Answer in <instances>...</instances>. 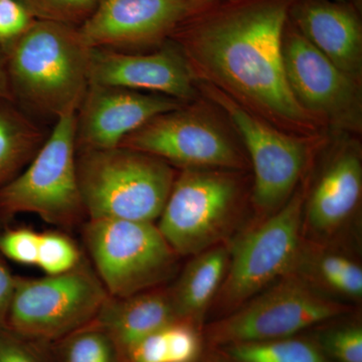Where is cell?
<instances>
[{
    "label": "cell",
    "instance_id": "obj_30",
    "mask_svg": "<svg viewBox=\"0 0 362 362\" xmlns=\"http://www.w3.org/2000/svg\"><path fill=\"white\" fill-rule=\"evenodd\" d=\"M324 349L338 362H362V330L346 327L328 333Z\"/></svg>",
    "mask_w": 362,
    "mask_h": 362
},
{
    "label": "cell",
    "instance_id": "obj_34",
    "mask_svg": "<svg viewBox=\"0 0 362 362\" xmlns=\"http://www.w3.org/2000/svg\"><path fill=\"white\" fill-rule=\"evenodd\" d=\"M209 1H218V0H209Z\"/></svg>",
    "mask_w": 362,
    "mask_h": 362
},
{
    "label": "cell",
    "instance_id": "obj_24",
    "mask_svg": "<svg viewBox=\"0 0 362 362\" xmlns=\"http://www.w3.org/2000/svg\"><path fill=\"white\" fill-rule=\"evenodd\" d=\"M37 21L81 28L96 11L100 0H18Z\"/></svg>",
    "mask_w": 362,
    "mask_h": 362
},
{
    "label": "cell",
    "instance_id": "obj_12",
    "mask_svg": "<svg viewBox=\"0 0 362 362\" xmlns=\"http://www.w3.org/2000/svg\"><path fill=\"white\" fill-rule=\"evenodd\" d=\"M242 306L214 324L209 331L214 342L233 345L284 339L344 311L341 304L294 277L281 279Z\"/></svg>",
    "mask_w": 362,
    "mask_h": 362
},
{
    "label": "cell",
    "instance_id": "obj_25",
    "mask_svg": "<svg viewBox=\"0 0 362 362\" xmlns=\"http://www.w3.org/2000/svg\"><path fill=\"white\" fill-rule=\"evenodd\" d=\"M317 276L326 287L345 296L361 298L362 270L346 257L337 254L323 255L316 263Z\"/></svg>",
    "mask_w": 362,
    "mask_h": 362
},
{
    "label": "cell",
    "instance_id": "obj_28",
    "mask_svg": "<svg viewBox=\"0 0 362 362\" xmlns=\"http://www.w3.org/2000/svg\"><path fill=\"white\" fill-rule=\"evenodd\" d=\"M168 345V362H195L201 354L202 343L194 323L175 320L164 328Z\"/></svg>",
    "mask_w": 362,
    "mask_h": 362
},
{
    "label": "cell",
    "instance_id": "obj_16",
    "mask_svg": "<svg viewBox=\"0 0 362 362\" xmlns=\"http://www.w3.org/2000/svg\"><path fill=\"white\" fill-rule=\"evenodd\" d=\"M289 20L326 58L361 84L362 23L354 2L296 0Z\"/></svg>",
    "mask_w": 362,
    "mask_h": 362
},
{
    "label": "cell",
    "instance_id": "obj_2",
    "mask_svg": "<svg viewBox=\"0 0 362 362\" xmlns=\"http://www.w3.org/2000/svg\"><path fill=\"white\" fill-rule=\"evenodd\" d=\"M90 49L80 28L35 20L6 49L13 101L54 122L77 113L90 86Z\"/></svg>",
    "mask_w": 362,
    "mask_h": 362
},
{
    "label": "cell",
    "instance_id": "obj_14",
    "mask_svg": "<svg viewBox=\"0 0 362 362\" xmlns=\"http://www.w3.org/2000/svg\"><path fill=\"white\" fill-rule=\"evenodd\" d=\"M90 84L152 93L183 103L201 98L185 59L170 40L148 52L92 47Z\"/></svg>",
    "mask_w": 362,
    "mask_h": 362
},
{
    "label": "cell",
    "instance_id": "obj_17",
    "mask_svg": "<svg viewBox=\"0 0 362 362\" xmlns=\"http://www.w3.org/2000/svg\"><path fill=\"white\" fill-rule=\"evenodd\" d=\"M362 194V163L358 146L345 143L331 157L305 199V223L314 232L328 235L349 220Z\"/></svg>",
    "mask_w": 362,
    "mask_h": 362
},
{
    "label": "cell",
    "instance_id": "obj_9",
    "mask_svg": "<svg viewBox=\"0 0 362 362\" xmlns=\"http://www.w3.org/2000/svg\"><path fill=\"white\" fill-rule=\"evenodd\" d=\"M306 185L255 226L228 252L218 298L226 309H238L294 268L301 247Z\"/></svg>",
    "mask_w": 362,
    "mask_h": 362
},
{
    "label": "cell",
    "instance_id": "obj_23",
    "mask_svg": "<svg viewBox=\"0 0 362 362\" xmlns=\"http://www.w3.org/2000/svg\"><path fill=\"white\" fill-rule=\"evenodd\" d=\"M82 252L66 233L59 230L40 233L37 264L47 276L61 275L83 261Z\"/></svg>",
    "mask_w": 362,
    "mask_h": 362
},
{
    "label": "cell",
    "instance_id": "obj_1",
    "mask_svg": "<svg viewBox=\"0 0 362 362\" xmlns=\"http://www.w3.org/2000/svg\"><path fill=\"white\" fill-rule=\"evenodd\" d=\"M296 0H218L175 30L197 84L213 86L243 108L289 134L326 135L298 104L286 78L283 35Z\"/></svg>",
    "mask_w": 362,
    "mask_h": 362
},
{
    "label": "cell",
    "instance_id": "obj_32",
    "mask_svg": "<svg viewBox=\"0 0 362 362\" xmlns=\"http://www.w3.org/2000/svg\"><path fill=\"white\" fill-rule=\"evenodd\" d=\"M0 99L13 101L11 83H9L8 70H7V54L4 47H0Z\"/></svg>",
    "mask_w": 362,
    "mask_h": 362
},
{
    "label": "cell",
    "instance_id": "obj_33",
    "mask_svg": "<svg viewBox=\"0 0 362 362\" xmlns=\"http://www.w3.org/2000/svg\"><path fill=\"white\" fill-rule=\"evenodd\" d=\"M337 1H340V2H354V0H337Z\"/></svg>",
    "mask_w": 362,
    "mask_h": 362
},
{
    "label": "cell",
    "instance_id": "obj_19",
    "mask_svg": "<svg viewBox=\"0 0 362 362\" xmlns=\"http://www.w3.org/2000/svg\"><path fill=\"white\" fill-rule=\"evenodd\" d=\"M228 252L226 247L214 246L195 255L168 289L178 320L197 323L204 315L223 284Z\"/></svg>",
    "mask_w": 362,
    "mask_h": 362
},
{
    "label": "cell",
    "instance_id": "obj_7",
    "mask_svg": "<svg viewBox=\"0 0 362 362\" xmlns=\"http://www.w3.org/2000/svg\"><path fill=\"white\" fill-rule=\"evenodd\" d=\"M199 95L230 121L247 151L254 169L252 202L262 214L276 213L289 201L310 160V152L326 135L289 134L243 108L213 86L197 84Z\"/></svg>",
    "mask_w": 362,
    "mask_h": 362
},
{
    "label": "cell",
    "instance_id": "obj_27",
    "mask_svg": "<svg viewBox=\"0 0 362 362\" xmlns=\"http://www.w3.org/2000/svg\"><path fill=\"white\" fill-rule=\"evenodd\" d=\"M39 242L40 233L32 228L0 226V252L7 261L35 266Z\"/></svg>",
    "mask_w": 362,
    "mask_h": 362
},
{
    "label": "cell",
    "instance_id": "obj_29",
    "mask_svg": "<svg viewBox=\"0 0 362 362\" xmlns=\"http://www.w3.org/2000/svg\"><path fill=\"white\" fill-rule=\"evenodd\" d=\"M35 21L18 0H0V47L6 51Z\"/></svg>",
    "mask_w": 362,
    "mask_h": 362
},
{
    "label": "cell",
    "instance_id": "obj_8",
    "mask_svg": "<svg viewBox=\"0 0 362 362\" xmlns=\"http://www.w3.org/2000/svg\"><path fill=\"white\" fill-rule=\"evenodd\" d=\"M239 173L206 168L177 173L156 226L178 257L216 246L230 230L242 195Z\"/></svg>",
    "mask_w": 362,
    "mask_h": 362
},
{
    "label": "cell",
    "instance_id": "obj_15",
    "mask_svg": "<svg viewBox=\"0 0 362 362\" xmlns=\"http://www.w3.org/2000/svg\"><path fill=\"white\" fill-rule=\"evenodd\" d=\"M173 98L90 84L76 113L77 151L120 146L131 133L152 118L182 106Z\"/></svg>",
    "mask_w": 362,
    "mask_h": 362
},
{
    "label": "cell",
    "instance_id": "obj_22",
    "mask_svg": "<svg viewBox=\"0 0 362 362\" xmlns=\"http://www.w3.org/2000/svg\"><path fill=\"white\" fill-rule=\"evenodd\" d=\"M237 362H327L323 352L308 341L289 337L271 341L230 345Z\"/></svg>",
    "mask_w": 362,
    "mask_h": 362
},
{
    "label": "cell",
    "instance_id": "obj_6",
    "mask_svg": "<svg viewBox=\"0 0 362 362\" xmlns=\"http://www.w3.org/2000/svg\"><path fill=\"white\" fill-rule=\"evenodd\" d=\"M108 297L85 259L61 275L37 279L18 276L6 328L52 344L96 320Z\"/></svg>",
    "mask_w": 362,
    "mask_h": 362
},
{
    "label": "cell",
    "instance_id": "obj_11",
    "mask_svg": "<svg viewBox=\"0 0 362 362\" xmlns=\"http://www.w3.org/2000/svg\"><path fill=\"white\" fill-rule=\"evenodd\" d=\"M282 49L286 78L298 104L327 129L361 134V83L326 58L290 20L283 35Z\"/></svg>",
    "mask_w": 362,
    "mask_h": 362
},
{
    "label": "cell",
    "instance_id": "obj_21",
    "mask_svg": "<svg viewBox=\"0 0 362 362\" xmlns=\"http://www.w3.org/2000/svg\"><path fill=\"white\" fill-rule=\"evenodd\" d=\"M51 345L56 362H125L115 340L96 320Z\"/></svg>",
    "mask_w": 362,
    "mask_h": 362
},
{
    "label": "cell",
    "instance_id": "obj_20",
    "mask_svg": "<svg viewBox=\"0 0 362 362\" xmlns=\"http://www.w3.org/2000/svg\"><path fill=\"white\" fill-rule=\"evenodd\" d=\"M49 134L16 102L0 99V189L30 163Z\"/></svg>",
    "mask_w": 362,
    "mask_h": 362
},
{
    "label": "cell",
    "instance_id": "obj_26",
    "mask_svg": "<svg viewBox=\"0 0 362 362\" xmlns=\"http://www.w3.org/2000/svg\"><path fill=\"white\" fill-rule=\"evenodd\" d=\"M0 362H56L49 343L0 329Z\"/></svg>",
    "mask_w": 362,
    "mask_h": 362
},
{
    "label": "cell",
    "instance_id": "obj_4",
    "mask_svg": "<svg viewBox=\"0 0 362 362\" xmlns=\"http://www.w3.org/2000/svg\"><path fill=\"white\" fill-rule=\"evenodd\" d=\"M76 114L62 117L35 158L0 189V225L21 214L70 230L88 220L78 187Z\"/></svg>",
    "mask_w": 362,
    "mask_h": 362
},
{
    "label": "cell",
    "instance_id": "obj_5",
    "mask_svg": "<svg viewBox=\"0 0 362 362\" xmlns=\"http://www.w3.org/2000/svg\"><path fill=\"white\" fill-rule=\"evenodd\" d=\"M93 269L109 296L121 298L159 288L177 269V255L156 223L98 218L83 223Z\"/></svg>",
    "mask_w": 362,
    "mask_h": 362
},
{
    "label": "cell",
    "instance_id": "obj_10",
    "mask_svg": "<svg viewBox=\"0 0 362 362\" xmlns=\"http://www.w3.org/2000/svg\"><path fill=\"white\" fill-rule=\"evenodd\" d=\"M120 146L139 150L180 169L240 171L244 154L204 98L157 115L128 135Z\"/></svg>",
    "mask_w": 362,
    "mask_h": 362
},
{
    "label": "cell",
    "instance_id": "obj_13",
    "mask_svg": "<svg viewBox=\"0 0 362 362\" xmlns=\"http://www.w3.org/2000/svg\"><path fill=\"white\" fill-rule=\"evenodd\" d=\"M216 1L209 0H100L81 26L90 47L148 52L161 47L187 18Z\"/></svg>",
    "mask_w": 362,
    "mask_h": 362
},
{
    "label": "cell",
    "instance_id": "obj_3",
    "mask_svg": "<svg viewBox=\"0 0 362 362\" xmlns=\"http://www.w3.org/2000/svg\"><path fill=\"white\" fill-rule=\"evenodd\" d=\"M77 173L88 220L156 223L177 171L156 156L118 146L77 151Z\"/></svg>",
    "mask_w": 362,
    "mask_h": 362
},
{
    "label": "cell",
    "instance_id": "obj_18",
    "mask_svg": "<svg viewBox=\"0 0 362 362\" xmlns=\"http://www.w3.org/2000/svg\"><path fill=\"white\" fill-rule=\"evenodd\" d=\"M175 320L170 293L160 287L127 297L109 296L96 318L115 340L123 357L136 343Z\"/></svg>",
    "mask_w": 362,
    "mask_h": 362
},
{
    "label": "cell",
    "instance_id": "obj_31",
    "mask_svg": "<svg viewBox=\"0 0 362 362\" xmlns=\"http://www.w3.org/2000/svg\"><path fill=\"white\" fill-rule=\"evenodd\" d=\"M16 278L18 276L14 275L9 268L8 261L0 252V329L6 327L7 312L13 297Z\"/></svg>",
    "mask_w": 362,
    "mask_h": 362
}]
</instances>
